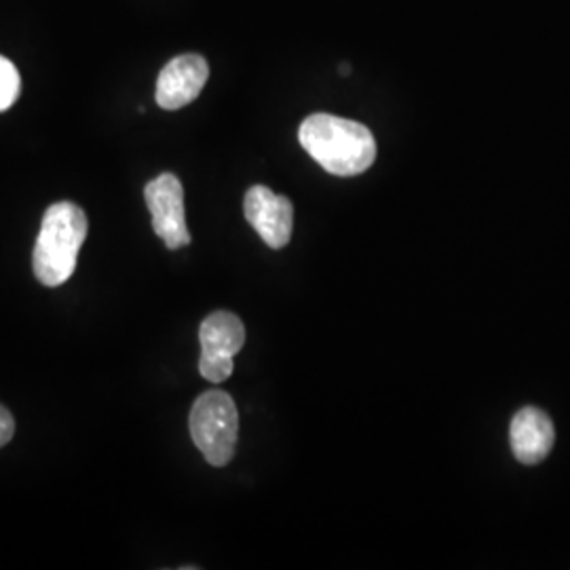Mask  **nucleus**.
Masks as SVG:
<instances>
[{"label":"nucleus","mask_w":570,"mask_h":570,"mask_svg":"<svg viewBox=\"0 0 570 570\" xmlns=\"http://www.w3.org/2000/svg\"><path fill=\"white\" fill-rule=\"evenodd\" d=\"M298 140L332 176H360L376 159V140L366 125L334 115L320 112L306 117Z\"/></svg>","instance_id":"f257e3e1"},{"label":"nucleus","mask_w":570,"mask_h":570,"mask_svg":"<svg viewBox=\"0 0 570 570\" xmlns=\"http://www.w3.org/2000/svg\"><path fill=\"white\" fill-rule=\"evenodd\" d=\"M87 237V216L79 205L60 202L47 207L32 254L35 275L47 287L66 284L79 263Z\"/></svg>","instance_id":"f03ea898"},{"label":"nucleus","mask_w":570,"mask_h":570,"mask_svg":"<svg viewBox=\"0 0 570 570\" xmlns=\"http://www.w3.org/2000/svg\"><path fill=\"white\" fill-rule=\"evenodd\" d=\"M190 435L205 461L225 468L235 456L239 435V412L225 391H205L190 410Z\"/></svg>","instance_id":"7ed1b4c3"},{"label":"nucleus","mask_w":570,"mask_h":570,"mask_svg":"<svg viewBox=\"0 0 570 570\" xmlns=\"http://www.w3.org/2000/svg\"><path fill=\"white\" fill-rule=\"evenodd\" d=\"M199 341H202V360H199L202 376L216 385L225 383L226 379L233 374L235 355L244 348V322L228 311H216L202 324Z\"/></svg>","instance_id":"20e7f679"},{"label":"nucleus","mask_w":570,"mask_h":570,"mask_svg":"<svg viewBox=\"0 0 570 570\" xmlns=\"http://www.w3.org/2000/svg\"><path fill=\"white\" fill-rule=\"evenodd\" d=\"M146 205L153 216V228L164 239L167 249H180L190 244L184 214V188L178 176L161 174L144 188Z\"/></svg>","instance_id":"39448f33"},{"label":"nucleus","mask_w":570,"mask_h":570,"mask_svg":"<svg viewBox=\"0 0 570 570\" xmlns=\"http://www.w3.org/2000/svg\"><path fill=\"white\" fill-rule=\"evenodd\" d=\"M245 218L256 228L268 247L282 249L289 244L292 225H294V207L287 197L273 193L266 186H252L245 195Z\"/></svg>","instance_id":"423d86ee"},{"label":"nucleus","mask_w":570,"mask_h":570,"mask_svg":"<svg viewBox=\"0 0 570 570\" xmlns=\"http://www.w3.org/2000/svg\"><path fill=\"white\" fill-rule=\"evenodd\" d=\"M209 79V66L199 53H184L165 63L157 81V104L164 110H180L195 102Z\"/></svg>","instance_id":"0eeeda50"},{"label":"nucleus","mask_w":570,"mask_h":570,"mask_svg":"<svg viewBox=\"0 0 570 570\" xmlns=\"http://www.w3.org/2000/svg\"><path fill=\"white\" fill-rule=\"evenodd\" d=\"M510 440L511 450L522 465H537L553 449V423L543 410L522 407L511 421Z\"/></svg>","instance_id":"6e6552de"},{"label":"nucleus","mask_w":570,"mask_h":570,"mask_svg":"<svg viewBox=\"0 0 570 570\" xmlns=\"http://www.w3.org/2000/svg\"><path fill=\"white\" fill-rule=\"evenodd\" d=\"M20 72L13 61L0 56V112L9 110L20 98Z\"/></svg>","instance_id":"1a4fd4ad"},{"label":"nucleus","mask_w":570,"mask_h":570,"mask_svg":"<svg viewBox=\"0 0 570 570\" xmlns=\"http://www.w3.org/2000/svg\"><path fill=\"white\" fill-rule=\"evenodd\" d=\"M13 433H16V421L7 407L0 406V449L11 442Z\"/></svg>","instance_id":"9d476101"}]
</instances>
